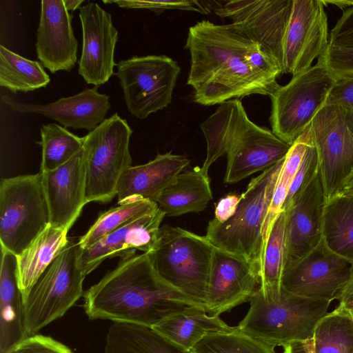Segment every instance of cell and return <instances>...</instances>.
<instances>
[{
	"mask_svg": "<svg viewBox=\"0 0 353 353\" xmlns=\"http://www.w3.org/2000/svg\"><path fill=\"white\" fill-rule=\"evenodd\" d=\"M325 203L353 176V109L325 105L310 125Z\"/></svg>",
	"mask_w": 353,
	"mask_h": 353,
	"instance_id": "obj_11",
	"label": "cell"
},
{
	"mask_svg": "<svg viewBox=\"0 0 353 353\" xmlns=\"http://www.w3.org/2000/svg\"><path fill=\"white\" fill-rule=\"evenodd\" d=\"M283 160L249 183L234 215L221 223L211 220L205 237L214 248L248 261L259 277L265 250L264 223Z\"/></svg>",
	"mask_w": 353,
	"mask_h": 353,
	"instance_id": "obj_4",
	"label": "cell"
},
{
	"mask_svg": "<svg viewBox=\"0 0 353 353\" xmlns=\"http://www.w3.org/2000/svg\"><path fill=\"white\" fill-rule=\"evenodd\" d=\"M322 238L336 254L353 264V198L339 194L325 203Z\"/></svg>",
	"mask_w": 353,
	"mask_h": 353,
	"instance_id": "obj_29",
	"label": "cell"
},
{
	"mask_svg": "<svg viewBox=\"0 0 353 353\" xmlns=\"http://www.w3.org/2000/svg\"><path fill=\"white\" fill-rule=\"evenodd\" d=\"M285 212L274 221L265 243L260 274L259 290L268 301H276L281 292L285 258Z\"/></svg>",
	"mask_w": 353,
	"mask_h": 353,
	"instance_id": "obj_31",
	"label": "cell"
},
{
	"mask_svg": "<svg viewBox=\"0 0 353 353\" xmlns=\"http://www.w3.org/2000/svg\"><path fill=\"white\" fill-rule=\"evenodd\" d=\"M325 204L319 171L285 212L284 269L310 252L322 239Z\"/></svg>",
	"mask_w": 353,
	"mask_h": 353,
	"instance_id": "obj_18",
	"label": "cell"
},
{
	"mask_svg": "<svg viewBox=\"0 0 353 353\" xmlns=\"http://www.w3.org/2000/svg\"><path fill=\"white\" fill-rule=\"evenodd\" d=\"M1 101L13 111L40 114L58 121L65 128L89 132L105 119L110 108L109 97L100 93L98 86L46 105L21 103L6 95L1 97Z\"/></svg>",
	"mask_w": 353,
	"mask_h": 353,
	"instance_id": "obj_22",
	"label": "cell"
},
{
	"mask_svg": "<svg viewBox=\"0 0 353 353\" xmlns=\"http://www.w3.org/2000/svg\"><path fill=\"white\" fill-rule=\"evenodd\" d=\"M49 225V210L41 172L1 179V248L18 256Z\"/></svg>",
	"mask_w": 353,
	"mask_h": 353,
	"instance_id": "obj_9",
	"label": "cell"
},
{
	"mask_svg": "<svg viewBox=\"0 0 353 353\" xmlns=\"http://www.w3.org/2000/svg\"><path fill=\"white\" fill-rule=\"evenodd\" d=\"M104 353H188L152 327L113 323L108 328Z\"/></svg>",
	"mask_w": 353,
	"mask_h": 353,
	"instance_id": "obj_28",
	"label": "cell"
},
{
	"mask_svg": "<svg viewBox=\"0 0 353 353\" xmlns=\"http://www.w3.org/2000/svg\"><path fill=\"white\" fill-rule=\"evenodd\" d=\"M353 279V264L322 238L303 258L284 269L281 288L301 296L332 302Z\"/></svg>",
	"mask_w": 353,
	"mask_h": 353,
	"instance_id": "obj_13",
	"label": "cell"
},
{
	"mask_svg": "<svg viewBox=\"0 0 353 353\" xmlns=\"http://www.w3.org/2000/svg\"><path fill=\"white\" fill-rule=\"evenodd\" d=\"M319 171V156L312 139L290 187L282 211H286L292 205L294 200L317 175Z\"/></svg>",
	"mask_w": 353,
	"mask_h": 353,
	"instance_id": "obj_37",
	"label": "cell"
},
{
	"mask_svg": "<svg viewBox=\"0 0 353 353\" xmlns=\"http://www.w3.org/2000/svg\"><path fill=\"white\" fill-rule=\"evenodd\" d=\"M100 214L79 240L82 250L90 247L111 232L158 208L156 203L141 198L130 199Z\"/></svg>",
	"mask_w": 353,
	"mask_h": 353,
	"instance_id": "obj_32",
	"label": "cell"
},
{
	"mask_svg": "<svg viewBox=\"0 0 353 353\" xmlns=\"http://www.w3.org/2000/svg\"><path fill=\"white\" fill-rule=\"evenodd\" d=\"M65 8L68 11H74L77 8H80L81 3L84 2V0H63Z\"/></svg>",
	"mask_w": 353,
	"mask_h": 353,
	"instance_id": "obj_47",
	"label": "cell"
},
{
	"mask_svg": "<svg viewBox=\"0 0 353 353\" xmlns=\"http://www.w3.org/2000/svg\"><path fill=\"white\" fill-rule=\"evenodd\" d=\"M339 194L353 198V176L347 181Z\"/></svg>",
	"mask_w": 353,
	"mask_h": 353,
	"instance_id": "obj_48",
	"label": "cell"
},
{
	"mask_svg": "<svg viewBox=\"0 0 353 353\" xmlns=\"http://www.w3.org/2000/svg\"><path fill=\"white\" fill-rule=\"evenodd\" d=\"M238 329L274 347L313 339L315 328L331 303L291 293L281 288L279 298L268 301L258 290Z\"/></svg>",
	"mask_w": 353,
	"mask_h": 353,
	"instance_id": "obj_5",
	"label": "cell"
},
{
	"mask_svg": "<svg viewBox=\"0 0 353 353\" xmlns=\"http://www.w3.org/2000/svg\"><path fill=\"white\" fill-rule=\"evenodd\" d=\"M312 141V135L310 125L292 144L283 159L264 223L265 245L274 221L282 212L290 187L300 166L307 148Z\"/></svg>",
	"mask_w": 353,
	"mask_h": 353,
	"instance_id": "obj_33",
	"label": "cell"
},
{
	"mask_svg": "<svg viewBox=\"0 0 353 353\" xmlns=\"http://www.w3.org/2000/svg\"><path fill=\"white\" fill-rule=\"evenodd\" d=\"M200 128L207 145L201 169L208 174L211 165L226 154L225 183L268 170L283 160L291 147L272 130L253 123L239 99L219 104Z\"/></svg>",
	"mask_w": 353,
	"mask_h": 353,
	"instance_id": "obj_3",
	"label": "cell"
},
{
	"mask_svg": "<svg viewBox=\"0 0 353 353\" xmlns=\"http://www.w3.org/2000/svg\"><path fill=\"white\" fill-rule=\"evenodd\" d=\"M82 50L78 73L88 84H104L114 74L118 31L112 16L98 3L89 2L79 8Z\"/></svg>",
	"mask_w": 353,
	"mask_h": 353,
	"instance_id": "obj_16",
	"label": "cell"
},
{
	"mask_svg": "<svg viewBox=\"0 0 353 353\" xmlns=\"http://www.w3.org/2000/svg\"><path fill=\"white\" fill-rule=\"evenodd\" d=\"M72 18L63 0L41 1L35 46L38 59L52 74L70 72L77 63L78 41Z\"/></svg>",
	"mask_w": 353,
	"mask_h": 353,
	"instance_id": "obj_19",
	"label": "cell"
},
{
	"mask_svg": "<svg viewBox=\"0 0 353 353\" xmlns=\"http://www.w3.org/2000/svg\"><path fill=\"white\" fill-rule=\"evenodd\" d=\"M50 81L41 62L28 59L0 46V85L13 93L46 87Z\"/></svg>",
	"mask_w": 353,
	"mask_h": 353,
	"instance_id": "obj_30",
	"label": "cell"
},
{
	"mask_svg": "<svg viewBox=\"0 0 353 353\" xmlns=\"http://www.w3.org/2000/svg\"><path fill=\"white\" fill-rule=\"evenodd\" d=\"M165 216V213L158 206L82 250L80 263L85 274L91 273L108 259L130 256L136 254L137 250L143 253L152 251Z\"/></svg>",
	"mask_w": 353,
	"mask_h": 353,
	"instance_id": "obj_20",
	"label": "cell"
},
{
	"mask_svg": "<svg viewBox=\"0 0 353 353\" xmlns=\"http://www.w3.org/2000/svg\"><path fill=\"white\" fill-rule=\"evenodd\" d=\"M214 250L205 236L165 225L147 254L161 279L204 306Z\"/></svg>",
	"mask_w": 353,
	"mask_h": 353,
	"instance_id": "obj_6",
	"label": "cell"
},
{
	"mask_svg": "<svg viewBox=\"0 0 353 353\" xmlns=\"http://www.w3.org/2000/svg\"><path fill=\"white\" fill-rule=\"evenodd\" d=\"M17 256L1 248L0 353L28 336L17 276Z\"/></svg>",
	"mask_w": 353,
	"mask_h": 353,
	"instance_id": "obj_24",
	"label": "cell"
},
{
	"mask_svg": "<svg viewBox=\"0 0 353 353\" xmlns=\"http://www.w3.org/2000/svg\"><path fill=\"white\" fill-rule=\"evenodd\" d=\"M240 197L241 195L228 194L222 198L216 205L213 219L223 223L231 218L236 210Z\"/></svg>",
	"mask_w": 353,
	"mask_h": 353,
	"instance_id": "obj_43",
	"label": "cell"
},
{
	"mask_svg": "<svg viewBox=\"0 0 353 353\" xmlns=\"http://www.w3.org/2000/svg\"><path fill=\"white\" fill-rule=\"evenodd\" d=\"M152 328L188 353L209 334L231 332L238 329L225 323L219 316L208 314L201 305L188 306Z\"/></svg>",
	"mask_w": 353,
	"mask_h": 353,
	"instance_id": "obj_25",
	"label": "cell"
},
{
	"mask_svg": "<svg viewBox=\"0 0 353 353\" xmlns=\"http://www.w3.org/2000/svg\"><path fill=\"white\" fill-rule=\"evenodd\" d=\"M103 3H116L121 8H144L159 14L166 10H179L208 14L210 10L209 1H103Z\"/></svg>",
	"mask_w": 353,
	"mask_h": 353,
	"instance_id": "obj_39",
	"label": "cell"
},
{
	"mask_svg": "<svg viewBox=\"0 0 353 353\" xmlns=\"http://www.w3.org/2000/svg\"><path fill=\"white\" fill-rule=\"evenodd\" d=\"M325 105H337L353 109V77L338 80Z\"/></svg>",
	"mask_w": 353,
	"mask_h": 353,
	"instance_id": "obj_42",
	"label": "cell"
},
{
	"mask_svg": "<svg viewBox=\"0 0 353 353\" xmlns=\"http://www.w3.org/2000/svg\"><path fill=\"white\" fill-rule=\"evenodd\" d=\"M41 174L50 225L69 231L87 204L82 150L58 168Z\"/></svg>",
	"mask_w": 353,
	"mask_h": 353,
	"instance_id": "obj_21",
	"label": "cell"
},
{
	"mask_svg": "<svg viewBox=\"0 0 353 353\" xmlns=\"http://www.w3.org/2000/svg\"><path fill=\"white\" fill-rule=\"evenodd\" d=\"M336 80L353 77V46L329 45L325 52L318 59Z\"/></svg>",
	"mask_w": 353,
	"mask_h": 353,
	"instance_id": "obj_38",
	"label": "cell"
},
{
	"mask_svg": "<svg viewBox=\"0 0 353 353\" xmlns=\"http://www.w3.org/2000/svg\"><path fill=\"white\" fill-rule=\"evenodd\" d=\"M41 146L40 172H46L58 168L82 150L84 137H78L65 128L51 123L40 128Z\"/></svg>",
	"mask_w": 353,
	"mask_h": 353,
	"instance_id": "obj_35",
	"label": "cell"
},
{
	"mask_svg": "<svg viewBox=\"0 0 353 353\" xmlns=\"http://www.w3.org/2000/svg\"><path fill=\"white\" fill-rule=\"evenodd\" d=\"M337 300V307L347 311H353V279L341 293Z\"/></svg>",
	"mask_w": 353,
	"mask_h": 353,
	"instance_id": "obj_44",
	"label": "cell"
},
{
	"mask_svg": "<svg viewBox=\"0 0 353 353\" xmlns=\"http://www.w3.org/2000/svg\"><path fill=\"white\" fill-rule=\"evenodd\" d=\"M190 54L187 84L203 105L251 94L270 96L283 73L279 64L241 28L202 20L190 26L185 42Z\"/></svg>",
	"mask_w": 353,
	"mask_h": 353,
	"instance_id": "obj_1",
	"label": "cell"
},
{
	"mask_svg": "<svg viewBox=\"0 0 353 353\" xmlns=\"http://www.w3.org/2000/svg\"><path fill=\"white\" fill-rule=\"evenodd\" d=\"M3 353H73L65 344L51 336L35 334L29 335L11 346Z\"/></svg>",
	"mask_w": 353,
	"mask_h": 353,
	"instance_id": "obj_40",
	"label": "cell"
},
{
	"mask_svg": "<svg viewBox=\"0 0 353 353\" xmlns=\"http://www.w3.org/2000/svg\"><path fill=\"white\" fill-rule=\"evenodd\" d=\"M323 0H293L283 43V73L299 74L329 46L327 17Z\"/></svg>",
	"mask_w": 353,
	"mask_h": 353,
	"instance_id": "obj_15",
	"label": "cell"
},
{
	"mask_svg": "<svg viewBox=\"0 0 353 353\" xmlns=\"http://www.w3.org/2000/svg\"><path fill=\"white\" fill-rule=\"evenodd\" d=\"M119 78L128 110L139 119L166 108L181 68L165 55L134 56L119 61Z\"/></svg>",
	"mask_w": 353,
	"mask_h": 353,
	"instance_id": "obj_12",
	"label": "cell"
},
{
	"mask_svg": "<svg viewBox=\"0 0 353 353\" xmlns=\"http://www.w3.org/2000/svg\"><path fill=\"white\" fill-rule=\"evenodd\" d=\"M312 339L294 342L283 347V353H310Z\"/></svg>",
	"mask_w": 353,
	"mask_h": 353,
	"instance_id": "obj_45",
	"label": "cell"
},
{
	"mask_svg": "<svg viewBox=\"0 0 353 353\" xmlns=\"http://www.w3.org/2000/svg\"><path fill=\"white\" fill-rule=\"evenodd\" d=\"M81 251L78 242L70 239L30 289L23 303L28 336L62 317L83 295Z\"/></svg>",
	"mask_w": 353,
	"mask_h": 353,
	"instance_id": "obj_7",
	"label": "cell"
},
{
	"mask_svg": "<svg viewBox=\"0 0 353 353\" xmlns=\"http://www.w3.org/2000/svg\"><path fill=\"white\" fill-rule=\"evenodd\" d=\"M83 297L91 320L149 327L188 306L201 305L161 279L147 253L121 259Z\"/></svg>",
	"mask_w": 353,
	"mask_h": 353,
	"instance_id": "obj_2",
	"label": "cell"
},
{
	"mask_svg": "<svg viewBox=\"0 0 353 353\" xmlns=\"http://www.w3.org/2000/svg\"><path fill=\"white\" fill-rule=\"evenodd\" d=\"M212 199L208 174L195 167L179 174L157 201L168 216L203 211Z\"/></svg>",
	"mask_w": 353,
	"mask_h": 353,
	"instance_id": "obj_26",
	"label": "cell"
},
{
	"mask_svg": "<svg viewBox=\"0 0 353 353\" xmlns=\"http://www.w3.org/2000/svg\"><path fill=\"white\" fill-rule=\"evenodd\" d=\"M68 232L49 225L17 256V283L23 303L39 276L69 242Z\"/></svg>",
	"mask_w": 353,
	"mask_h": 353,
	"instance_id": "obj_27",
	"label": "cell"
},
{
	"mask_svg": "<svg viewBox=\"0 0 353 353\" xmlns=\"http://www.w3.org/2000/svg\"><path fill=\"white\" fill-rule=\"evenodd\" d=\"M336 80L321 64L293 76L270 96L272 132L292 145L325 105Z\"/></svg>",
	"mask_w": 353,
	"mask_h": 353,
	"instance_id": "obj_10",
	"label": "cell"
},
{
	"mask_svg": "<svg viewBox=\"0 0 353 353\" xmlns=\"http://www.w3.org/2000/svg\"><path fill=\"white\" fill-rule=\"evenodd\" d=\"M329 45L353 46V6L343 11L330 32Z\"/></svg>",
	"mask_w": 353,
	"mask_h": 353,
	"instance_id": "obj_41",
	"label": "cell"
},
{
	"mask_svg": "<svg viewBox=\"0 0 353 353\" xmlns=\"http://www.w3.org/2000/svg\"><path fill=\"white\" fill-rule=\"evenodd\" d=\"M345 311L350 316V317L353 319V311H347V310H345Z\"/></svg>",
	"mask_w": 353,
	"mask_h": 353,
	"instance_id": "obj_50",
	"label": "cell"
},
{
	"mask_svg": "<svg viewBox=\"0 0 353 353\" xmlns=\"http://www.w3.org/2000/svg\"><path fill=\"white\" fill-rule=\"evenodd\" d=\"M132 134L127 121L114 113L83 137L87 203H108L117 196L122 174L132 166L129 150Z\"/></svg>",
	"mask_w": 353,
	"mask_h": 353,
	"instance_id": "obj_8",
	"label": "cell"
},
{
	"mask_svg": "<svg viewBox=\"0 0 353 353\" xmlns=\"http://www.w3.org/2000/svg\"><path fill=\"white\" fill-rule=\"evenodd\" d=\"M310 352V353H314V341H313V339H312V341H311Z\"/></svg>",
	"mask_w": 353,
	"mask_h": 353,
	"instance_id": "obj_49",
	"label": "cell"
},
{
	"mask_svg": "<svg viewBox=\"0 0 353 353\" xmlns=\"http://www.w3.org/2000/svg\"><path fill=\"white\" fill-rule=\"evenodd\" d=\"M274 347L237 329L231 332L209 334L188 353H275Z\"/></svg>",
	"mask_w": 353,
	"mask_h": 353,
	"instance_id": "obj_36",
	"label": "cell"
},
{
	"mask_svg": "<svg viewBox=\"0 0 353 353\" xmlns=\"http://www.w3.org/2000/svg\"><path fill=\"white\" fill-rule=\"evenodd\" d=\"M293 0H229L211 9L241 28L279 64L283 73V43Z\"/></svg>",
	"mask_w": 353,
	"mask_h": 353,
	"instance_id": "obj_14",
	"label": "cell"
},
{
	"mask_svg": "<svg viewBox=\"0 0 353 353\" xmlns=\"http://www.w3.org/2000/svg\"><path fill=\"white\" fill-rule=\"evenodd\" d=\"M323 2L325 4V6L327 4H330V3L333 4L336 6H337L338 8H339L343 11L353 6V1H350V0H347V1H345V0H342V1L323 0Z\"/></svg>",
	"mask_w": 353,
	"mask_h": 353,
	"instance_id": "obj_46",
	"label": "cell"
},
{
	"mask_svg": "<svg viewBox=\"0 0 353 353\" xmlns=\"http://www.w3.org/2000/svg\"><path fill=\"white\" fill-rule=\"evenodd\" d=\"M313 341L314 353H353V319L336 307L318 323Z\"/></svg>",
	"mask_w": 353,
	"mask_h": 353,
	"instance_id": "obj_34",
	"label": "cell"
},
{
	"mask_svg": "<svg viewBox=\"0 0 353 353\" xmlns=\"http://www.w3.org/2000/svg\"><path fill=\"white\" fill-rule=\"evenodd\" d=\"M260 286L255 268L245 259L214 248L204 307L219 316L250 301Z\"/></svg>",
	"mask_w": 353,
	"mask_h": 353,
	"instance_id": "obj_17",
	"label": "cell"
},
{
	"mask_svg": "<svg viewBox=\"0 0 353 353\" xmlns=\"http://www.w3.org/2000/svg\"><path fill=\"white\" fill-rule=\"evenodd\" d=\"M189 164L187 157L170 152L158 154L145 164L130 167L122 174L118 185V204L134 198L157 203L163 191Z\"/></svg>",
	"mask_w": 353,
	"mask_h": 353,
	"instance_id": "obj_23",
	"label": "cell"
}]
</instances>
